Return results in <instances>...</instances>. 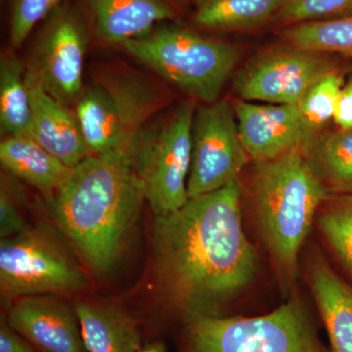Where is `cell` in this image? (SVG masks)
I'll return each instance as SVG.
<instances>
[{
    "label": "cell",
    "mask_w": 352,
    "mask_h": 352,
    "mask_svg": "<svg viewBox=\"0 0 352 352\" xmlns=\"http://www.w3.org/2000/svg\"><path fill=\"white\" fill-rule=\"evenodd\" d=\"M88 32L75 7L64 4L50 14L32 45L25 66L28 80L69 107L82 96Z\"/></svg>",
    "instance_id": "ba28073f"
},
{
    "label": "cell",
    "mask_w": 352,
    "mask_h": 352,
    "mask_svg": "<svg viewBox=\"0 0 352 352\" xmlns=\"http://www.w3.org/2000/svg\"><path fill=\"white\" fill-rule=\"evenodd\" d=\"M284 0H201L194 23L214 31H241L258 27L276 15Z\"/></svg>",
    "instance_id": "44dd1931"
},
{
    "label": "cell",
    "mask_w": 352,
    "mask_h": 352,
    "mask_svg": "<svg viewBox=\"0 0 352 352\" xmlns=\"http://www.w3.org/2000/svg\"><path fill=\"white\" fill-rule=\"evenodd\" d=\"M288 45L352 59V14L333 19L289 25L282 32Z\"/></svg>",
    "instance_id": "7402d4cb"
},
{
    "label": "cell",
    "mask_w": 352,
    "mask_h": 352,
    "mask_svg": "<svg viewBox=\"0 0 352 352\" xmlns=\"http://www.w3.org/2000/svg\"><path fill=\"white\" fill-rule=\"evenodd\" d=\"M249 160L233 104L215 101L198 108L192 131L189 199L212 193L238 180Z\"/></svg>",
    "instance_id": "30bf717a"
},
{
    "label": "cell",
    "mask_w": 352,
    "mask_h": 352,
    "mask_svg": "<svg viewBox=\"0 0 352 352\" xmlns=\"http://www.w3.org/2000/svg\"><path fill=\"white\" fill-rule=\"evenodd\" d=\"M184 352H324L307 315L293 300L258 317L186 314Z\"/></svg>",
    "instance_id": "8992f818"
},
{
    "label": "cell",
    "mask_w": 352,
    "mask_h": 352,
    "mask_svg": "<svg viewBox=\"0 0 352 352\" xmlns=\"http://www.w3.org/2000/svg\"><path fill=\"white\" fill-rule=\"evenodd\" d=\"M138 352H164V349L162 344H151L139 349Z\"/></svg>",
    "instance_id": "f546056e"
},
{
    "label": "cell",
    "mask_w": 352,
    "mask_h": 352,
    "mask_svg": "<svg viewBox=\"0 0 352 352\" xmlns=\"http://www.w3.org/2000/svg\"><path fill=\"white\" fill-rule=\"evenodd\" d=\"M85 273L56 241L25 230L0 242V289L6 298L80 291Z\"/></svg>",
    "instance_id": "9c48e42d"
},
{
    "label": "cell",
    "mask_w": 352,
    "mask_h": 352,
    "mask_svg": "<svg viewBox=\"0 0 352 352\" xmlns=\"http://www.w3.org/2000/svg\"><path fill=\"white\" fill-rule=\"evenodd\" d=\"M120 46L185 94L207 104L217 101L240 56L231 44L171 25Z\"/></svg>",
    "instance_id": "5b68a950"
},
{
    "label": "cell",
    "mask_w": 352,
    "mask_h": 352,
    "mask_svg": "<svg viewBox=\"0 0 352 352\" xmlns=\"http://www.w3.org/2000/svg\"><path fill=\"white\" fill-rule=\"evenodd\" d=\"M302 151L329 194L352 196V131L315 134Z\"/></svg>",
    "instance_id": "d6986e66"
},
{
    "label": "cell",
    "mask_w": 352,
    "mask_h": 352,
    "mask_svg": "<svg viewBox=\"0 0 352 352\" xmlns=\"http://www.w3.org/2000/svg\"><path fill=\"white\" fill-rule=\"evenodd\" d=\"M74 308L87 352H138L140 349L138 326L120 307L78 302Z\"/></svg>",
    "instance_id": "ac0fdd59"
},
{
    "label": "cell",
    "mask_w": 352,
    "mask_h": 352,
    "mask_svg": "<svg viewBox=\"0 0 352 352\" xmlns=\"http://www.w3.org/2000/svg\"><path fill=\"white\" fill-rule=\"evenodd\" d=\"M336 69L337 65L324 53L289 45L254 58L236 75L234 88L242 100L298 106Z\"/></svg>",
    "instance_id": "8fae6325"
},
{
    "label": "cell",
    "mask_w": 352,
    "mask_h": 352,
    "mask_svg": "<svg viewBox=\"0 0 352 352\" xmlns=\"http://www.w3.org/2000/svg\"><path fill=\"white\" fill-rule=\"evenodd\" d=\"M234 109L243 146L256 164L302 150L312 138L296 105L241 100Z\"/></svg>",
    "instance_id": "7c38bea8"
},
{
    "label": "cell",
    "mask_w": 352,
    "mask_h": 352,
    "mask_svg": "<svg viewBox=\"0 0 352 352\" xmlns=\"http://www.w3.org/2000/svg\"><path fill=\"white\" fill-rule=\"evenodd\" d=\"M333 122L338 129L352 131V73L347 76L340 90Z\"/></svg>",
    "instance_id": "83f0119b"
},
{
    "label": "cell",
    "mask_w": 352,
    "mask_h": 352,
    "mask_svg": "<svg viewBox=\"0 0 352 352\" xmlns=\"http://www.w3.org/2000/svg\"><path fill=\"white\" fill-rule=\"evenodd\" d=\"M252 192L264 237L280 271L292 279L317 210L330 194L302 150L256 163Z\"/></svg>",
    "instance_id": "3957f363"
},
{
    "label": "cell",
    "mask_w": 352,
    "mask_h": 352,
    "mask_svg": "<svg viewBox=\"0 0 352 352\" xmlns=\"http://www.w3.org/2000/svg\"><path fill=\"white\" fill-rule=\"evenodd\" d=\"M196 1H197V3H198V4H199V3H200V2L201 1V0H196Z\"/></svg>",
    "instance_id": "4dcf8cb0"
},
{
    "label": "cell",
    "mask_w": 352,
    "mask_h": 352,
    "mask_svg": "<svg viewBox=\"0 0 352 352\" xmlns=\"http://www.w3.org/2000/svg\"><path fill=\"white\" fill-rule=\"evenodd\" d=\"M25 230L27 227L16 207L12 192L9 191L8 185L2 178L0 190V235L1 238H9Z\"/></svg>",
    "instance_id": "4316f807"
},
{
    "label": "cell",
    "mask_w": 352,
    "mask_h": 352,
    "mask_svg": "<svg viewBox=\"0 0 352 352\" xmlns=\"http://www.w3.org/2000/svg\"><path fill=\"white\" fill-rule=\"evenodd\" d=\"M62 0H11L9 41L13 47L24 43L34 28L61 6Z\"/></svg>",
    "instance_id": "484cf974"
},
{
    "label": "cell",
    "mask_w": 352,
    "mask_h": 352,
    "mask_svg": "<svg viewBox=\"0 0 352 352\" xmlns=\"http://www.w3.org/2000/svg\"><path fill=\"white\" fill-rule=\"evenodd\" d=\"M152 238L160 281L186 314H214L258 270V252L243 230L238 180L155 215Z\"/></svg>",
    "instance_id": "6da1fadb"
},
{
    "label": "cell",
    "mask_w": 352,
    "mask_h": 352,
    "mask_svg": "<svg viewBox=\"0 0 352 352\" xmlns=\"http://www.w3.org/2000/svg\"><path fill=\"white\" fill-rule=\"evenodd\" d=\"M352 0H284L275 17L286 25L351 15Z\"/></svg>",
    "instance_id": "d4e9b609"
},
{
    "label": "cell",
    "mask_w": 352,
    "mask_h": 352,
    "mask_svg": "<svg viewBox=\"0 0 352 352\" xmlns=\"http://www.w3.org/2000/svg\"><path fill=\"white\" fill-rule=\"evenodd\" d=\"M95 38L122 45L149 34L157 23L179 18L182 0H82Z\"/></svg>",
    "instance_id": "5bb4252c"
},
{
    "label": "cell",
    "mask_w": 352,
    "mask_h": 352,
    "mask_svg": "<svg viewBox=\"0 0 352 352\" xmlns=\"http://www.w3.org/2000/svg\"><path fill=\"white\" fill-rule=\"evenodd\" d=\"M39 352H87L75 308L45 296L17 298L6 317Z\"/></svg>",
    "instance_id": "4fadbf2b"
},
{
    "label": "cell",
    "mask_w": 352,
    "mask_h": 352,
    "mask_svg": "<svg viewBox=\"0 0 352 352\" xmlns=\"http://www.w3.org/2000/svg\"><path fill=\"white\" fill-rule=\"evenodd\" d=\"M32 103L25 67L11 52L0 58V126L9 135L29 136Z\"/></svg>",
    "instance_id": "ffe728a7"
},
{
    "label": "cell",
    "mask_w": 352,
    "mask_h": 352,
    "mask_svg": "<svg viewBox=\"0 0 352 352\" xmlns=\"http://www.w3.org/2000/svg\"><path fill=\"white\" fill-rule=\"evenodd\" d=\"M27 80L32 103L29 136L69 168L91 156L75 112Z\"/></svg>",
    "instance_id": "9a60e30c"
},
{
    "label": "cell",
    "mask_w": 352,
    "mask_h": 352,
    "mask_svg": "<svg viewBox=\"0 0 352 352\" xmlns=\"http://www.w3.org/2000/svg\"><path fill=\"white\" fill-rule=\"evenodd\" d=\"M319 228L340 263L352 274V196L329 197Z\"/></svg>",
    "instance_id": "603a6c76"
},
{
    "label": "cell",
    "mask_w": 352,
    "mask_h": 352,
    "mask_svg": "<svg viewBox=\"0 0 352 352\" xmlns=\"http://www.w3.org/2000/svg\"><path fill=\"white\" fill-rule=\"evenodd\" d=\"M194 117L193 106L182 104L166 118L152 119L129 150L155 215L175 212L189 201Z\"/></svg>",
    "instance_id": "52a82bcc"
},
{
    "label": "cell",
    "mask_w": 352,
    "mask_h": 352,
    "mask_svg": "<svg viewBox=\"0 0 352 352\" xmlns=\"http://www.w3.org/2000/svg\"><path fill=\"white\" fill-rule=\"evenodd\" d=\"M309 282L332 352H352V288L321 258L309 266Z\"/></svg>",
    "instance_id": "2e32d148"
},
{
    "label": "cell",
    "mask_w": 352,
    "mask_h": 352,
    "mask_svg": "<svg viewBox=\"0 0 352 352\" xmlns=\"http://www.w3.org/2000/svg\"><path fill=\"white\" fill-rule=\"evenodd\" d=\"M145 201L129 153L112 151L91 155L73 168L51 196V208L85 263L104 273L119 258Z\"/></svg>",
    "instance_id": "7a4b0ae2"
},
{
    "label": "cell",
    "mask_w": 352,
    "mask_h": 352,
    "mask_svg": "<svg viewBox=\"0 0 352 352\" xmlns=\"http://www.w3.org/2000/svg\"><path fill=\"white\" fill-rule=\"evenodd\" d=\"M164 101L160 87L133 69H97L75 112L90 155L129 153Z\"/></svg>",
    "instance_id": "277c9868"
},
{
    "label": "cell",
    "mask_w": 352,
    "mask_h": 352,
    "mask_svg": "<svg viewBox=\"0 0 352 352\" xmlns=\"http://www.w3.org/2000/svg\"><path fill=\"white\" fill-rule=\"evenodd\" d=\"M346 82L342 69H336L321 78L305 94L298 108L311 136L333 120L340 90Z\"/></svg>",
    "instance_id": "cb8c5ba5"
},
{
    "label": "cell",
    "mask_w": 352,
    "mask_h": 352,
    "mask_svg": "<svg viewBox=\"0 0 352 352\" xmlns=\"http://www.w3.org/2000/svg\"><path fill=\"white\" fill-rule=\"evenodd\" d=\"M0 162L4 170L48 196L64 184L73 170L23 135H9L1 141Z\"/></svg>",
    "instance_id": "e0dca14e"
},
{
    "label": "cell",
    "mask_w": 352,
    "mask_h": 352,
    "mask_svg": "<svg viewBox=\"0 0 352 352\" xmlns=\"http://www.w3.org/2000/svg\"><path fill=\"white\" fill-rule=\"evenodd\" d=\"M0 352H39L9 325L6 318L0 324Z\"/></svg>",
    "instance_id": "f1b7e54d"
}]
</instances>
